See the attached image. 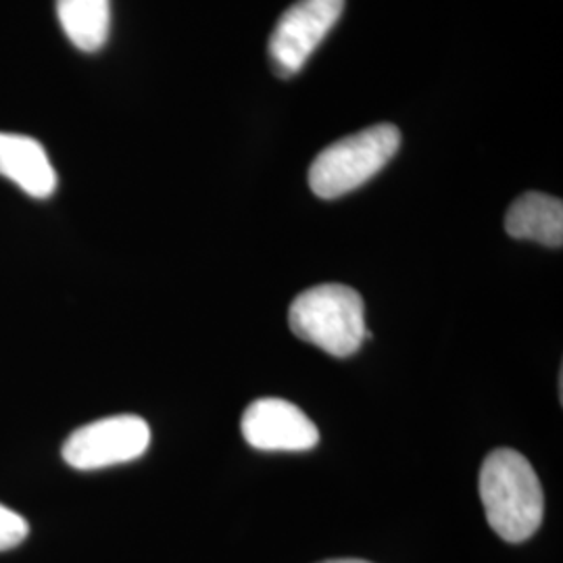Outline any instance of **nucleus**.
Listing matches in <instances>:
<instances>
[{
    "label": "nucleus",
    "instance_id": "nucleus-8",
    "mask_svg": "<svg viewBox=\"0 0 563 563\" xmlns=\"http://www.w3.org/2000/svg\"><path fill=\"white\" fill-rule=\"evenodd\" d=\"M505 230L518 241L541 242L560 249L563 244V202L543 192H526L509 207Z\"/></svg>",
    "mask_w": 563,
    "mask_h": 563
},
{
    "label": "nucleus",
    "instance_id": "nucleus-1",
    "mask_svg": "<svg viewBox=\"0 0 563 563\" xmlns=\"http://www.w3.org/2000/svg\"><path fill=\"white\" fill-rule=\"evenodd\" d=\"M481 499L490 528L507 543L528 541L543 523V486L534 467L514 449L486 455Z\"/></svg>",
    "mask_w": 563,
    "mask_h": 563
},
{
    "label": "nucleus",
    "instance_id": "nucleus-2",
    "mask_svg": "<svg viewBox=\"0 0 563 563\" xmlns=\"http://www.w3.org/2000/svg\"><path fill=\"white\" fill-rule=\"evenodd\" d=\"M290 330L332 357H351L372 336L365 302L344 284H320L301 292L288 309Z\"/></svg>",
    "mask_w": 563,
    "mask_h": 563
},
{
    "label": "nucleus",
    "instance_id": "nucleus-10",
    "mask_svg": "<svg viewBox=\"0 0 563 563\" xmlns=\"http://www.w3.org/2000/svg\"><path fill=\"white\" fill-rule=\"evenodd\" d=\"M30 534V526L18 511L0 504V551H11L20 547Z\"/></svg>",
    "mask_w": 563,
    "mask_h": 563
},
{
    "label": "nucleus",
    "instance_id": "nucleus-9",
    "mask_svg": "<svg viewBox=\"0 0 563 563\" xmlns=\"http://www.w3.org/2000/svg\"><path fill=\"white\" fill-rule=\"evenodd\" d=\"M57 18L76 48L97 53L109 38L111 0H57Z\"/></svg>",
    "mask_w": 563,
    "mask_h": 563
},
{
    "label": "nucleus",
    "instance_id": "nucleus-3",
    "mask_svg": "<svg viewBox=\"0 0 563 563\" xmlns=\"http://www.w3.org/2000/svg\"><path fill=\"white\" fill-rule=\"evenodd\" d=\"M399 148L401 132L397 125L365 128L323 148L309 167V186L320 199H341L380 174Z\"/></svg>",
    "mask_w": 563,
    "mask_h": 563
},
{
    "label": "nucleus",
    "instance_id": "nucleus-7",
    "mask_svg": "<svg viewBox=\"0 0 563 563\" xmlns=\"http://www.w3.org/2000/svg\"><path fill=\"white\" fill-rule=\"evenodd\" d=\"M0 176L34 199H48L57 190V172L44 146L23 134L0 132Z\"/></svg>",
    "mask_w": 563,
    "mask_h": 563
},
{
    "label": "nucleus",
    "instance_id": "nucleus-5",
    "mask_svg": "<svg viewBox=\"0 0 563 563\" xmlns=\"http://www.w3.org/2000/svg\"><path fill=\"white\" fill-rule=\"evenodd\" d=\"M151 444V428L139 416H113L86 423L63 444V460L74 470H102L134 462Z\"/></svg>",
    "mask_w": 563,
    "mask_h": 563
},
{
    "label": "nucleus",
    "instance_id": "nucleus-4",
    "mask_svg": "<svg viewBox=\"0 0 563 563\" xmlns=\"http://www.w3.org/2000/svg\"><path fill=\"white\" fill-rule=\"evenodd\" d=\"M342 11L344 0H297L286 9L267 44L274 74L282 80L297 76L339 23Z\"/></svg>",
    "mask_w": 563,
    "mask_h": 563
},
{
    "label": "nucleus",
    "instance_id": "nucleus-11",
    "mask_svg": "<svg viewBox=\"0 0 563 563\" xmlns=\"http://www.w3.org/2000/svg\"><path fill=\"white\" fill-rule=\"evenodd\" d=\"M322 563H372L365 562V560H328V562Z\"/></svg>",
    "mask_w": 563,
    "mask_h": 563
},
{
    "label": "nucleus",
    "instance_id": "nucleus-6",
    "mask_svg": "<svg viewBox=\"0 0 563 563\" xmlns=\"http://www.w3.org/2000/svg\"><path fill=\"white\" fill-rule=\"evenodd\" d=\"M244 441L260 451H309L320 443V430L295 402L257 399L242 416Z\"/></svg>",
    "mask_w": 563,
    "mask_h": 563
}]
</instances>
